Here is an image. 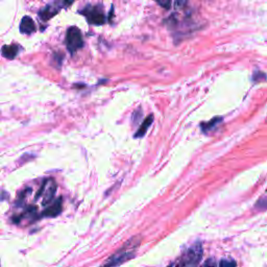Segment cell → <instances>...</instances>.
Returning a JSON list of instances; mask_svg holds the SVG:
<instances>
[{
  "label": "cell",
  "instance_id": "cell-1",
  "mask_svg": "<svg viewBox=\"0 0 267 267\" xmlns=\"http://www.w3.org/2000/svg\"><path fill=\"white\" fill-rule=\"evenodd\" d=\"M203 257V246L200 243H195L187 248L181 257L171 265V267H196Z\"/></svg>",
  "mask_w": 267,
  "mask_h": 267
},
{
  "label": "cell",
  "instance_id": "cell-2",
  "mask_svg": "<svg viewBox=\"0 0 267 267\" xmlns=\"http://www.w3.org/2000/svg\"><path fill=\"white\" fill-rule=\"evenodd\" d=\"M136 238L129 240L121 249H119L117 252H115L114 255L104 263L102 267H117L128 261L132 257H135V249L139 245V242H136Z\"/></svg>",
  "mask_w": 267,
  "mask_h": 267
},
{
  "label": "cell",
  "instance_id": "cell-3",
  "mask_svg": "<svg viewBox=\"0 0 267 267\" xmlns=\"http://www.w3.org/2000/svg\"><path fill=\"white\" fill-rule=\"evenodd\" d=\"M65 42L67 49H68L71 55H74L77 50L82 49L85 44L82 32L79 31V29L76 28V26H70V28L67 30Z\"/></svg>",
  "mask_w": 267,
  "mask_h": 267
},
{
  "label": "cell",
  "instance_id": "cell-4",
  "mask_svg": "<svg viewBox=\"0 0 267 267\" xmlns=\"http://www.w3.org/2000/svg\"><path fill=\"white\" fill-rule=\"evenodd\" d=\"M79 14L84 15L91 25H102L105 23V16L101 6H87L79 11Z\"/></svg>",
  "mask_w": 267,
  "mask_h": 267
},
{
  "label": "cell",
  "instance_id": "cell-5",
  "mask_svg": "<svg viewBox=\"0 0 267 267\" xmlns=\"http://www.w3.org/2000/svg\"><path fill=\"white\" fill-rule=\"evenodd\" d=\"M56 191H57L56 182L52 179H47L43 182L42 187L40 188L37 194V198L41 200L42 205L46 206L52 202L53 196H55L56 194Z\"/></svg>",
  "mask_w": 267,
  "mask_h": 267
},
{
  "label": "cell",
  "instance_id": "cell-6",
  "mask_svg": "<svg viewBox=\"0 0 267 267\" xmlns=\"http://www.w3.org/2000/svg\"><path fill=\"white\" fill-rule=\"evenodd\" d=\"M61 8H62L61 6H58L55 4H51V5L49 4L45 8L39 11V13H38L39 18L41 19L42 21H47V20L55 17L56 15H58L61 11Z\"/></svg>",
  "mask_w": 267,
  "mask_h": 267
},
{
  "label": "cell",
  "instance_id": "cell-7",
  "mask_svg": "<svg viewBox=\"0 0 267 267\" xmlns=\"http://www.w3.org/2000/svg\"><path fill=\"white\" fill-rule=\"evenodd\" d=\"M19 30L23 35H32L37 31V28L34 20L30 16H24L20 22Z\"/></svg>",
  "mask_w": 267,
  "mask_h": 267
},
{
  "label": "cell",
  "instance_id": "cell-8",
  "mask_svg": "<svg viewBox=\"0 0 267 267\" xmlns=\"http://www.w3.org/2000/svg\"><path fill=\"white\" fill-rule=\"evenodd\" d=\"M20 51V47L17 44H11V45H5L3 46L2 53L3 57L8 60H14Z\"/></svg>",
  "mask_w": 267,
  "mask_h": 267
},
{
  "label": "cell",
  "instance_id": "cell-9",
  "mask_svg": "<svg viewBox=\"0 0 267 267\" xmlns=\"http://www.w3.org/2000/svg\"><path fill=\"white\" fill-rule=\"evenodd\" d=\"M62 211V199H58L55 204L50 205L44 212H43V216L46 217H55L59 215Z\"/></svg>",
  "mask_w": 267,
  "mask_h": 267
},
{
  "label": "cell",
  "instance_id": "cell-10",
  "mask_svg": "<svg viewBox=\"0 0 267 267\" xmlns=\"http://www.w3.org/2000/svg\"><path fill=\"white\" fill-rule=\"evenodd\" d=\"M153 120H154V116H153V115H150L148 118H146V119L144 120L143 123H142V125L140 126L139 130H138L137 134H136V137H137V138H138V137H142V136L145 135L146 130H148V128L150 127V125L153 123Z\"/></svg>",
  "mask_w": 267,
  "mask_h": 267
},
{
  "label": "cell",
  "instance_id": "cell-11",
  "mask_svg": "<svg viewBox=\"0 0 267 267\" xmlns=\"http://www.w3.org/2000/svg\"><path fill=\"white\" fill-rule=\"evenodd\" d=\"M218 267H237L236 262L231 259H223L220 261Z\"/></svg>",
  "mask_w": 267,
  "mask_h": 267
},
{
  "label": "cell",
  "instance_id": "cell-12",
  "mask_svg": "<svg viewBox=\"0 0 267 267\" xmlns=\"http://www.w3.org/2000/svg\"><path fill=\"white\" fill-rule=\"evenodd\" d=\"M155 2L165 10H169L171 8V3L172 0H155Z\"/></svg>",
  "mask_w": 267,
  "mask_h": 267
},
{
  "label": "cell",
  "instance_id": "cell-13",
  "mask_svg": "<svg viewBox=\"0 0 267 267\" xmlns=\"http://www.w3.org/2000/svg\"><path fill=\"white\" fill-rule=\"evenodd\" d=\"M187 2H188V0H176L175 8L177 10H182L187 5Z\"/></svg>",
  "mask_w": 267,
  "mask_h": 267
},
{
  "label": "cell",
  "instance_id": "cell-14",
  "mask_svg": "<svg viewBox=\"0 0 267 267\" xmlns=\"http://www.w3.org/2000/svg\"><path fill=\"white\" fill-rule=\"evenodd\" d=\"M264 77H265V74L262 73V72L257 71V72L253 73V81H255V82H258V78H260L261 81H262V79H264Z\"/></svg>",
  "mask_w": 267,
  "mask_h": 267
},
{
  "label": "cell",
  "instance_id": "cell-15",
  "mask_svg": "<svg viewBox=\"0 0 267 267\" xmlns=\"http://www.w3.org/2000/svg\"><path fill=\"white\" fill-rule=\"evenodd\" d=\"M202 267H217V266H216V263L214 260L210 259V260H207Z\"/></svg>",
  "mask_w": 267,
  "mask_h": 267
},
{
  "label": "cell",
  "instance_id": "cell-16",
  "mask_svg": "<svg viewBox=\"0 0 267 267\" xmlns=\"http://www.w3.org/2000/svg\"><path fill=\"white\" fill-rule=\"evenodd\" d=\"M60 2L63 3L64 7H70L74 3V0H60Z\"/></svg>",
  "mask_w": 267,
  "mask_h": 267
}]
</instances>
